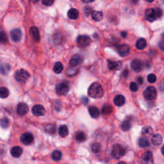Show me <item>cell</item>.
<instances>
[{"instance_id": "37", "label": "cell", "mask_w": 164, "mask_h": 164, "mask_svg": "<svg viewBox=\"0 0 164 164\" xmlns=\"http://www.w3.org/2000/svg\"><path fill=\"white\" fill-rule=\"evenodd\" d=\"M138 144L139 146L141 147H146L149 146V142L147 141L146 139L144 138H140L138 139Z\"/></svg>"}, {"instance_id": "35", "label": "cell", "mask_w": 164, "mask_h": 164, "mask_svg": "<svg viewBox=\"0 0 164 164\" xmlns=\"http://www.w3.org/2000/svg\"><path fill=\"white\" fill-rule=\"evenodd\" d=\"M53 41L55 44H60L62 42V35L60 33H56L53 36Z\"/></svg>"}, {"instance_id": "14", "label": "cell", "mask_w": 164, "mask_h": 164, "mask_svg": "<svg viewBox=\"0 0 164 164\" xmlns=\"http://www.w3.org/2000/svg\"><path fill=\"white\" fill-rule=\"evenodd\" d=\"M129 47L127 44H122L118 47V53L120 56H126L129 53Z\"/></svg>"}, {"instance_id": "41", "label": "cell", "mask_w": 164, "mask_h": 164, "mask_svg": "<svg viewBox=\"0 0 164 164\" xmlns=\"http://www.w3.org/2000/svg\"><path fill=\"white\" fill-rule=\"evenodd\" d=\"M77 72H78V69H75L74 68H69L67 70L66 73L69 76H72L75 75L77 73Z\"/></svg>"}, {"instance_id": "30", "label": "cell", "mask_w": 164, "mask_h": 164, "mask_svg": "<svg viewBox=\"0 0 164 164\" xmlns=\"http://www.w3.org/2000/svg\"><path fill=\"white\" fill-rule=\"evenodd\" d=\"M9 90L7 87H0V98L3 99H5L8 97Z\"/></svg>"}, {"instance_id": "45", "label": "cell", "mask_w": 164, "mask_h": 164, "mask_svg": "<svg viewBox=\"0 0 164 164\" xmlns=\"http://www.w3.org/2000/svg\"><path fill=\"white\" fill-rule=\"evenodd\" d=\"M42 3L46 6H51L54 3V0H42Z\"/></svg>"}, {"instance_id": "12", "label": "cell", "mask_w": 164, "mask_h": 164, "mask_svg": "<svg viewBox=\"0 0 164 164\" xmlns=\"http://www.w3.org/2000/svg\"><path fill=\"white\" fill-rule=\"evenodd\" d=\"M11 36L14 42H18L22 38V32L20 29H14L11 32Z\"/></svg>"}, {"instance_id": "52", "label": "cell", "mask_w": 164, "mask_h": 164, "mask_svg": "<svg viewBox=\"0 0 164 164\" xmlns=\"http://www.w3.org/2000/svg\"><path fill=\"white\" fill-rule=\"evenodd\" d=\"M161 151H162V155L164 156V146H163L162 147Z\"/></svg>"}, {"instance_id": "38", "label": "cell", "mask_w": 164, "mask_h": 164, "mask_svg": "<svg viewBox=\"0 0 164 164\" xmlns=\"http://www.w3.org/2000/svg\"><path fill=\"white\" fill-rule=\"evenodd\" d=\"M0 126H2V128L6 129L9 126V120L7 117H4L0 120Z\"/></svg>"}, {"instance_id": "46", "label": "cell", "mask_w": 164, "mask_h": 164, "mask_svg": "<svg viewBox=\"0 0 164 164\" xmlns=\"http://www.w3.org/2000/svg\"><path fill=\"white\" fill-rule=\"evenodd\" d=\"M81 100H82V102H83L84 105H87L88 103H89V99L87 97H85V96H84V97L82 98Z\"/></svg>"}, {"instance_id": "44", "label": "cell", "mask_w": 164, "mask_h": 164, "mask_svg": "<svg viewBox=\"0 0 164 164\" xmlns=\"http://www.w3.org/2000/svg\"><path fill=\"white\" fill-rule=\"evenodd\" d=\"M155 12H156V16L158 18H160L162 16H163V11H162V9H161L160 8H155Z\"/></svg>"}, {"instance_id": "50", "label": "cell", "mask_w": 164, "mask_h": 164, "mask_svg": "<svg viewBox=\"0 0 164 164\" xmlns=\"http://www.w3.org/2000/svg\"><path fill=\"white\" fill-rule=\"evenodd\" d=\"M128 35V33L126 32H121V36L123 37V38H126V36Z\"/></svg>"}, {"instance_id": "7", "label": "cell", "mask_w": 164, "mask_h": 164, "mask_svg": "<svg viewBox=\"0 0 164 164\" xmlns=\"http://www.w3.org/2000/svg\"><path fill=\"white\" fill-rule=\"evenodd\" d=\"M21 141L24 144V145H30L34 140V137H33V135L30 133H25L21 135Z\"/></svg>"}, {"instance_id": "22", "label": "cell", "mask_w": 164, "mask_h": 164, "mask_svg": "<svg viewBox=\"0 0 164 164\" xmlns=\"http://www.w3.org/2000/svg\"><path fill=\"white\" fill-rule=\"evenodd\" d=\"M59 135L62 138L66 137L67 135H68L69 129L66 125H62V126H60L59 127Z\"/></svg>"}, {"instance_id": "21", "label": "cell", "mask_w": 164, "mask_h": 164, "mask_svg": "<svg viewBox=\"0 0 164 164\" xmlns=\"http://www.w3.org/2000/svg\"><path fill=\"white\" fill-rule=\"evenodd\" d=\"M67 16L69 19L75 20L79 17V12L76 8H71L67 12Z\"/></svg>"}, {"instance_id": "40", "label": "cell", "mask_w": 164, "mask_h": 164, "mask_svg": "<svg viewBox=\"0 0 164 164\" xmlns=\"http://www.w3.org/2000/svg\"><path fill=\"white\" fill-rule=\"evenodd\" d=\"M147 81L150 84H154L155 83L156 81V76L155 74H149L147 76Z\"/></svg>"}, {"instance_id": "2", "label": "cell", "mask_w": 164, "mask_h": 164, "mask_svg": "<svg viewBox=\"0 0 164 164\" xmlns=\"http://www.w3.org/2000/svg\"><path fill=\"white\" fill-rule=\"evenodd\" d=\"M125 155V149L120 144H114L112 149V155L114 158H120Z\"/></svg>"}, {"instance_id": "5", "label": "cell", "mask_w": 164, "mask_h": 164, "mask_svg": "<svg viewBox=\"0 0 164 164\" xmlns=\"http://www.w3.org/2000/svg\"><path fill=\"white\" fill-rule=\"evenodd\" d=\"M56 93L59 96H64L68 93L69 90V85L65 82H62L59 84H57L56 86Z\"/></svg>"}, {"instance_id": "34", "label": "cell", "mask_w": 164, "mask_h": 164, "mask_svg": "<svg viewBox=\"0 0 164 164\" xmlns=\"http://www.w3.org/2000/svg\"><path fill=\"white\" fill-rule=\"evenodd\" d=\"M120 127H121V129L123 130V131L127 132L130 128H131L132 124H131V123H130L129 120H124V121L123 122V123L121 124V126H120Z\"/></svg>"}, {"instance_id": "18", "label": "cell", "mask_w": 164, "mask_h": 164, "mask_svg": "<svg viewBox=\"0 0 164 164\" xmlns=\"http://www.w3.org/2000/svg\"><path fill=\"white\" fill-rule=\"evenodd\" d=\"M23 149L19 146H14L11 150V155L14 158H19L23 154Z\"/></svg>"}, {"instance_id": "16", "label": "cell", "mask_w": 164, "mask_h": 164, "mask_svg": "<svg viewBox=\"0 0 164 164\" xmlns=\"http://www.w3.org/2000/svg\"><path fill=\"white\" fill-rule=\"evenodd\" d=\"M30 34L33 40L36 42L40 41V35L38 28L36 26H32L30 29Z\"/></svg>"}, {"instance_id": "36", "label": "cell", "mask_w": 164, "mask_h": 164, "mask_svg": "<svg viewBox=\"0 0 164 164\" xmlns=\"http://www.w3.org/2000/svg\"><path fill=\"white\" fill-rule=\"evenodd\" d=\"M90 149L94 153H99L101 150V145L98 142H94L93 144H91Z\"/></svg>"}, {"instance_id": "51", "label": "cell", "mask_w": 164, "mask_h": 164, "mask_svg": "<svg viewBox=\"0 0 164 164\" xmlns=\"http://www.w3.org/2000/svg\"><path fill=\"white\" fill-rule=\"evenodd\" d=\"M128 71L126 69V70H124V71H123V76H124V77H126L127 76H128Z\"/></svg>"}, {"instance_id": "15", "label": "cell", "mask_w": 164, "mask_h": 164, "mask_svg": "<svg viewBox=\"0 0 164 164\" xmlns=\"http://www.w3.org/2000/svg\"><path fill=\"white\" fill-rule=\"evenodd\" d=\"M107 62L110 70H119L122 67V62L120 61L108 60Z\"/></svg>"}, {"instance_id": "24", "label": "cell", "mask_w": 164, "mask_h": 164, "mask_svg": "<svg viewBox=\"0 0 164 164\" xmlns=\"http://www.w3.org/2000/svg\"><path fill=\"white\" fill-rule=\"evenodd\" d=\"M92 18L95 21H100L103 18V14L102 12L100 11H93L92 13Z\"/></svg>"}, {"instance_id": "27", "label": "cell", "mask_w": 164, "mask_h": 164, "mask_svg": "<svg viewBox=\"0 0 164 164\" xmlns=\"http://www.w3.org/2000/svg\"><path fill=\"white\" fill-rule=\"evenodd\" d=\"M162 142V137L159 134L154 135L152 137V143L155 146H160Z\"/></svg>"}, {"instance_id": "11", "label": "cell", "mask_w": 164, "mask_h": 164, "mask_svg": "<svg viewBox=\"0 0 164 164\" xmlns=\"http://www.w3.org/2000/svg\"><path fill=\"white\" fill-rule=\"evenodd\" d=\"M28 110L29 108L28 105L25 103H19L17 106V113L18 115H21V116L25 115L28 112Z\"/></svg>"}, {"instance_id": "4", "label": "cell", "mask_w": 164, "mask_h": 164, "mask_svg": "<svg viewBox=\"0 0 164 164\" xmlns=\"http://www.w3.org/2000/svg\"><path fill=\"white\" fill-rule=\"evenodd\" d=\"M143 95H144V97L146 99L149 101L153 100L156 98V95H157V91L154 87L150 86L147 87L146 90L144 91Z\"/></svg>"}, {"instance_id": "55", "label": "cell", "mask_w": 164, "mask_h": 164, "mask_svg": "<svg viewBox=\"0 0 164 164\" xmlns=\"http://www.w3.org/2000/svg\"><path fill=\"white\" fill-rule=\"evenodd\" d=\"M117 164H126V163H125V162H120L118 163Z\"/></svg>"}, {"instance_id": "1", "label": "cell", "mask_w": 164, "mask_h": 164, "mask_svg": "<svg viewBox=\"0 0 164 164\" xmlns=\"http://www.w3.org/2000/svg\"><path fill=\"white\" fill-rule=\"evenodd\" d=\"M104 91L101 85L98 83H93L89 88L88 94L92 98L98 99L103 97Z\"/></svg>"}, {"instance_id": "3", "label": "cell", "mask_w": 164, "mask_h": 164, "mask_svg": "<svg viewBox=\"0 0 164 164\" xmlns=\"http://www.w3.org/2000/svg\"><path fill=\"white\" fill-rule=\"evenodd\" d=\"M30 73L27 71L21 69L17 71L15 73V78L19 82H25L30 78Z\"/></svg>"}, {"instance_id": "39", "label": "cell", "mask_w": 164, "mask_h": 164, "mask_svg": "<svg viewBox=\"0 0 164 164\" xmlns=\"http://www.w3.org/2000/svg\"><path fill=\"white\" fill-rule=\"evenodd\" d=\"M8 41L6 33L3 31H0V44H5Z\"/></svg>"}, {"instance_id": "25", "label": "cell", "mask_w": 164, "mask_h": 164, "mask_svg": "<svg viewBox=\"0 0 164 164\" xmlns=\"http://www.w3.org/2000/svg\"><path fill=\"white\" fill-rule=\"evenodd\" d=\"M11 66L8 64H3L0 65V73L3 75H7L11 71Z\"/></svg>"}, {"instance_id": "9", "label": "cell", "mask_w": 164, "mask_h": 164, "mask_svg": "<svg viewBox=\"0 0 164 164\" xmlns=\"http://www.w3.org/2000/svg\"><path fill=\"white\" fill-rule=\"evenodd\" d=\"M77 43L81 47H86L90 44V38L87 35H80L77 38Z\"/></svg>"}, {"instance_id": "28", "label": "cell", "mask_w": 164, "mask_h": 164, "mask_svg": "<svg viewBox=\"0 0 164 164\" xmlns=\"http://www.w3.org/2000/svg\"><path fill=\"white\" fill-rule=\"evenodd\" d=\"M75 139L76 141H78L79 142H83L86 141L87 139V136L85 133L83 132H79L78 133H77L76 136H75Z\"/></svg>"}, {"instance_id": "29", "label": "cell", "mask_w": 164, "mask_h": 164, "mask_svg": "<svg viewBox=\"0 0 164 164\" xmlns=\"http://www.w3.org/2000/svg\"><path fill=\"white\" fill-rule=\"evenodd\" d=\"M64 69V67L62 64L60 62H58L55 63L53 67V71L56 74H60L62 73V71Z\"/></svg>"}, {"instance_id": "10", "label": "cell", "mask_w": 164, "mask_h": 164, "mask_svg": "<svg viewBox=\"0 0 164 164\" xmlns=\"http://www.w3.org/2000/svg\"><path fill=\"white\" fill-rule=\"evenodd\" d=\"M145 18L147 21L150 22H153L158 19L155 10L153 8L147 9L145 12Z\"/></svg>"}, {"instance_id": "47", "label": "cell", "mask_w": 164, "mask_h": 164, "mask_svg": "<svg viewBox=\"0 0 164 164\" xmlns=\"http://www.w3.org/2000/svg\"><path fill=\"white\" fill-rule=\"evenodd\" d=\"M159 47H160V49L162 50H164V41H162L159 43Z\"/></svg>"}, {"instance_id": "8", "label": "cell", "mask_w": 164, "mask_h": 164, "mask_svg": "<svg viewBox=\"0 0 164 164\" xmlns=\"http://www.w3.org/2000/svg\"><path fill=\"white\" fill-rule=\"evenodd\" d=\"M32 114L35 116H43L46 114V110L41 105H36L32 108Z\"/></svg>"}, {"instance_id": "32", "label": "cell", "mask_w": 164, "mask_h": 164, "mask_svg": "<svg viewBox=\"0 0 164 164\" xmlns=\"http://www.w3.org/2000/svg\"><path fill=\"white\" fill-rule=\"evenodd\" d=\"M62 156V153L59 150H55L52 153V158L53 160L55 161H59Z\"/></svg>"}, {"instance_id": "31", "label": "cell", "mask_w": 164, "mask_h": 164, "mask_svg": "<svg viewBox=\"0 0 164 164\" xmlns=\"http://www.w3.org/2000/svg\"><path fill=\"white\" fill-rule=\"evenodd\" d=\"M113 108L110 105H105L102 108V113L105 115H108L112 114Z\"/></svg>"}, {"instance_id": "13", "label": "cell", "mask_w": 164, "mask_h": 164, "mask_svg": "<svg viewBox=\"0 0 164 164\" xmlns=\"http://www.w3.org/2000/svg\"><path fill=\"white\" fill-rule=\"evenodd\" d=\"M143 64L141 60L138 59H134L132 60L131 63V67L133 71L136 72V73H138L142 69Z\"/></svg>"}, {"instance_id": "20", "label": "cell", "mask_w": 164, "mask_h": 164, "mask_svg": "<svg viewBox=\"0 0 164 164\" xmlns=\"http://www.w3.org/2000/svg\"><path fill=\"white\" fill-rule=\"evenodd\" d=\"M114 102L117 107H121L125 103V98L123 95H117L114 98Z\"/></svg>"}, {"instance_id": "43", "label": "cell", "mask_w": 164, "mask_h": 164, "mask_svg": "<svg viewBox=\"0 0 164 164\" xmlns=\"http://www.w3.org/2000/svg\"><path fill=\"white\" fill-rule=\"evenodd\" d=\"M93 8H92L91 7H89V6H86L85 8H84V12L85 14H86L87 16H89L90 14H92V13H93Z\"/></svg>"}, {"instance_id": "49", "label": "cell", "mask_w": 164, "mask_h": 164, "mask_svg": "<svg viewBox=\"0 0 164 164\" xmlns=\"http://www.w3.org/2000/svg\"><path fill=\"white\" fill-rule=\"evenodd\" d=\"M81 1L82 2L85 3H92V2H94L95 0H81Z\"/></svg>"}, {"instance_id": "17", "label": "cell", "mask_w": 164, "mask_h": 164, "mask_svg": "<svg viewBox=\"0 0 164 164\" xmlns=\"http://www.w3.org/2000/svg\"><path fill=\"white\" fill-rule=\"evenodd\" d=\"M82 62L81 57L79 55H75L71 57V59L69 60V65L71 67H76L80 65Z\"/></svg>"}, {"instance_id": "26", "label": "cell", "mask_w": 164, "mask_h": 164, "mask_svg": "<svg viewBox=\"0 0 164 164\" xmlns=\"http://www.w3.org/2000/svg\"><path fill=\"white\" fill-rule=\"evenodd\" d=\"M147 43H146V41L145 38H139L138 40H137V42H136V47L137 48L138 50H144V48L146 47Z\"/></svg>"}, {"instance_id": "33", "label": "cell", "mask_w": 164, "mask_h": 164, "mask_svg": "<svg viewBox=\"0 0 164 164\" xmlns=\"http://www.w3.org/2000/svg\"><path fill=\"white\" fill-rule=\"evenodd\" d=\"M46 132L50 134H54L56 132V126L55 125L53 124H47L45 127Z\"/></svg>"}, {"instance_id": "53", "label": "cell", "mask_w": 164, "mask_h": 164, "mask_svg": "<svg viewBox=\"0 0 164 164\" xmlns=\"http://www.w3.org/2000/svg\"><path fill=\"white\" fill-rule=\"evenodd\" d=\"M146 1L147 2H149V3H152V2H153L154 1H155V0H146Z\"/></svg>"}, {"instance_id": "42", "label": "cell", "mask_w": 164, "mask_h": 164, "mask_svg": "<svg viewBox=\"0 0 164 164\" xmlns=\"http://www.w3.org/2000/svg\"><path fill=\"white\" fill-rule=\"evenodd\" d=\"M129 89L132 92H137L138 89V87L137 84L134 83V82H132L129 85Z\"/></svg>"}, {"instance_id": "6", "label": "cell", "mask_w": 164, "mask_h": 164, "mask_svg": "<svg viewBox=\"0 0 164 164\" xmlns=\"http://www.w3.org/2000/svg\"><path fill=\"white\" fill-rule=\"evenodd\" d=\"M142 164H154L153 153L151 151H146L141 156Z\"/></svg>"}, {"instance_id": "48", "label": "cell", "mask_w": 164, "mask_h": 164, "mask_svg": "<svg viewBox=\"0 0 164 164\" xmlns=\"http://www.w3.org/2000/svg\"><path fill=\"white\" fill-rule=\"evenodd\" d=\"M137 81L140 85H142L144 82V80L142 78V77H138V78H137Z\"/></svg>"}, {"instance_id": "54", "label": "cell", "mask_w": 164, "mask_h": 164, "mask_svg": "<svg viewBox=\"0 0 164 164\" xmlns=\"http://www.w3.org/2000/svg\"><path fill=\"white\" fill-rule=\"evenodd\" d=\"M31 1H32L33 3H37V2L38 1V0H31Z\"/></svg>"}, {"instance_id": "56", "label": "cell", "mask_w": 164, "mask_h": 164, "mask_svg": "<svg viewBox=\"0 0 164 164\" xmlns=\"http://www.w3.org/2000/svg\"><path fill=\"white\" fill-rule=\"evenodd\" d=\"M162 38H163V41H164V33H163V36H162Z\"/></svg>"}, {"instance_id": "23", "label": "cell", "mask_w": 164, "mask_h": 164, "mask_svg": "<svg viewBox=\"0 0 164 164\" xmlns=\"http://www.w3.org/2000/svg\"><path fill=\"white\" fill-rule=\"evenodd\" d=\"M141 133H142V135L144 137L148 138V137H150L151 135H152V134H153V129L150 126H144L142 128Z\"/></svg>"}, {"instance_id": "19", "label": "cell", "mask_w": 164, "mask_h": 164, "mask_svg": "<svg viewBox=\"0 0 164 164\" xmlns=\"http://www.w3.org/2000/svg\"><path fill=\"white\" fill-rule=\"evenodd\" d=\"M89 113L90 116L94 119L98 118L100 115L99 109L97 107H94V106H91L89 108Z\"/></svg>"}]
</instances>
